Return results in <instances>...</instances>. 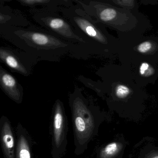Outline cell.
<instances>
[{
  "label": "cell",
  "instance_id": "6da1fadb",
  "mask_svg": "<svg viewBox=\"0 0 158 158\" xmlns=\"http://www.w3.org/2000/svg\"><path fill=\"white\" fill-rule=\"evenodd\" d=\"M0 35L40 61L59 62L65 56L85 59L80 46L67 42L42 27L0 26Z\"/></svg>",
  "mask_w": 158,
  "mask_h": 158
},
{
  "label": "cell",
  "instance_id": "7a4b0ae2",
  "mask_svg": "<svg viewBox=\"0 0 158 158\" xmlns=\"http://www.w3.org/2000/svg\"><path fill=\"white\" fill-rule=\"evenodd\" d=\"M59 12L69 21L86 42L87 57H109L119 52L120 41L110 35L106 27L76 4L60 8Z\"/></svg>",
  "mask_w": 158,
  "mask_h": 158
},
{
  "label": "cell",
  "instance_id": "3957f363",
  "mask_svg": "<svg viewBox=\"0 0 158 158\" xmlns=\"http://www.w3.org/2000/svg\"><path fill=\"white\" fill-rule=\"evenodd\" d=\"M73 130L74 153L83 154L95 135L98 126V112L95 106L79 88L69 95Z\"/></svg>",
  "mask_w": 158,
  "mask_h": 158
},
{
  "label": "cell",
  "instance_id": "277c9868",
  "mask_svg": "<svg viewBox=\"0 0 158 158\" xmlns=\"http://www.w3.org/2000/svg\"><path fill=\"white\" fill-rule=\"evenodd\" d=\"M77 5L106 27L118 31L125 39L133 38L132 34L139 27V19L135 11L113 6L108 1L74 0Z\"/></svg>",
  "mask_w": 158,
  "mask_h": 158
},
{
  "label": "cell",
  "instance_id": "5b68a950",
  "mask_svg": "<svg viewBox=\"0 0 158 158\" xmlns=\"http://www.w3.org/2000/svg\"><path fill=\"white\" fill-rule=\"evenodd\" d=\"M29 13L33 20L42 28L61 39L80 46L82 48L85 59L86 44L84 40L76 32L68 20L57 11L45 8H32Z\"/></svg>",
  "mask_w": 158,
  "mask_h": 158
},
{
  "label": "cell",
  "instance_id": "8992f818",
  "mask_svg": "<svg viewBox=\"0 0 158 158\" xmlns=\"http://www.w3.org/2000/svg\"><path fill=\"white\" fill-rule=\"evenodd\" d=\"M120 49L124 62L131 64L147 61L158 65V37H148L142 40L141 37L120 41ZM129 64V65H130Z\"/></svg>",
  "mask_w": 158,
  "mask_h": 158
},
{
  "label": "cell",
  "instance_id": "52a82bcc",
  "mask_svg": "<svg viewBox=\"0 0 158 158\" xmlns=\"http://www.w3.org/2000/svg\"><path fill=\"white\" fill-rule=\"evenodd\" d=\"M68 121L63 102L55 101L52 115L51 154L52 158H62L65 154L67 145Z\"/></svg>",
  "mask_w": 158,
  "mask_h": 158
},
{
  "label": "cell",
  "instance_id": "ba28073f",
  "mask_svg": "<svg viewBox=\"0 0 158 158\" xmlns=\"http://www.w3.org/2000/svg\"><path fill=\"white\" fill-rule=\"evenodd\" d=\"M0 60L12 72L25 77L31 75L34 67L40 61L36 57L19 49L1 47Z\"/></svg>",
  "mask_w": 158,
  "mask_h": 158
},
{
  "label": "cell",
  "instance_id": "9c48e42d",
  "mask_svg": "<svg viewBox=\"0 0 158 158\" xmlns=\"http://www.w3.org/2000/svg\"><path fill=\"white\" fill-rule=\"evenodd\" d=\"M0 139L4 158H15V132L9 118L2 115L0 119Z\"/></svg>",
  "mask_w": 158,
  "mask_h": 158
},
{
  "label": "cell",
  "instance_id": "30bf717a",
  "mask_svg": "<svg viewBox=\"0 0 158 158\" xmlns=\"http://www.w3.org/2000/svg\"><path fill=\"white\" fill-rule=\"evenodd\" d=\"M16 145L15 158H38L34 141L26 128L19 123L15 130Z\"/></svg>",
  "mask_w": 158,
  "mask_h": 158
},
{
  "label": "cell",
  "instance_id": "8fae6325",
  "mask_svg": "<svg viewBox=\"0 0 158 158\" xmlns=\"http://www.w3.org/2000/svg\"><path fill=\"white\" fill-rule=\"evenodd\" d=\"M0 86L3 92L12 100L21 104L23 99V88L15 77L0 66Z\"/></svg>",
  "mask_w": 158,
  "mask_h": 158
},
{
  "label": "cell",
  "instance_id": "7c38bea8",
  "mask_svg": "<svg viewBox=\"0 0 158 158\" xmlns=\"http://www.w3.org/2000/svg\"><path fill=\"white\" fill-rule=\"evenodd\" d=\"M32 24L25 15L20 10L6 6L1 2L0 26L27 27Z\"/></svg>",
  "mask_w": 158,
  "mask_h": 158
},
{
  "label": "cell",
  "instance_id": "4fadbf2b",
  "mask_svg": "<svg viewBox=\"0 0 158 158\" xmlns=\"http://www.w3.org/2000/svg\"><path fill=\"white\" fill-rule=\"evenodd\" d=\"M17 1L23 6L30 7L31 9L41 7L40 8L58 12L61 7H67L73 4V1L69 0H17Z\"/></svg>",
  "mask_w": 158,
  "mask_h": 158
},
{
  "label": "cell",
  "instance_id": "5bb4252c",
  "mask_svg": "<svg viewBox=\"0 0 158 158\" xmlns=\"http://www.w3.org/2000/svg\"><path fill=\"white\" fill-rule=\"evenodd\" d=\"M121 145L116 142L109 143L100 150L98 158H112L121 149Z\"/></svg>",
  "mask_w": 158,
  "mask_h": 158
},
{
  "label": "cell",
  "instance_id": "9a60e30c",
  "mask_svg": "<svg viewBox=\"0 0 158 158\" xmlns=\"http://www.w3.org/2000/svg\"><path fill=\"white\" fill-rule=\"evenodd\" d=\"M114 4H116L121 7V8L126 9L130 11H135L136 8V1L134 0H121V1H110Z\"/></svg>",
  "mask_w": 158,
  "mask_h": 158
},
{
  "label": "cell",
  "instance_id": "2e32d148",
  "mask_svg": "<svg viewBox=\"0 0 158 158\" xmlns=\"http://www.w3.org/2000/svg\"><path fill=\"white\" fill-rule=\"evenodd\" d=\"M151 158H158V154H156V155H154L152 156Z\"/></svg>",
  "mask_w": 158,
  "mask_h": 158
}]
</instances>
